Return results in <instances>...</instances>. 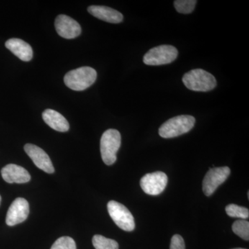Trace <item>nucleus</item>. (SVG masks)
<instances>
[{
	"label": "nucleus",
	"instance_id": "4",
	"mask_svg": "<svg viewBox=\"0 0 249 249\" xmlns=\"http://www.w3.org/2000/svg\"><path fill=\"white\" fill-rule=\"evenodd\" d=\"M121 136L119 131L109 129L103 134L101 139V153L103 162L111 165L115 163L116 154L121 147Z\"/></svg>",
	"mask_w": 249,
	"mask_h": 249
},
{
	"label": "nucleus",
	"instance_id": "3",
	"mask_svg": "<svg viewBox=\"0 0 249 249\" xmlns=\"http://www.w3.org/2000/svg\"><path fill=\"white\" fill-rule=\"evenodd\" d=\"M182 81L188 89L202 92L211 91L217 85L213 75L201 69L193 70L185 73Z\"/></svg>",
	"mask_w": 249,
	"mask_h": 249
},
{
	"label": "nucleus",
	"instance_id": "5",
	"mask_svg": "<svg viewBox=\"0 0 249 249\" xmlns=\"http://www.w3.org/2000/svg\"><path fill=\"white\" fill-rule=\"evenodd\" d=\"M178 49L171 45H160L149 50L143 57V62L147 65L158 66L167 65L176 60Z\"/></svg>",
	"mask_w": 249,
	"mask_h": 249
},
{
	"label": "nucleus",
	"instance_id": "17",
	"mask_svg": "<svg viewBox=\"0 0 249 249\" xmlns=\"http://www.w3.org/2000/svg\"><path fill=\"white\" fill-rule=\"evenodd\" d=\"M232 231L246 241L249 240V222L245 219H239L232 224Z\"/></svg>",
	"mask_w": 249,
	"mask_h": 249
},
{
	"label": "nucleus",
	"instance_id": "2",
	"mask_svg": "<svg viewBox=\"0 0 249 249\" xmlns=\"http://www.w3.org/2000/svg\"><path fill=\"white\" fill-rule=\"evenodd\" d=\"M195 124L196 119L193 116H175L161 124L159 129V134L162 138H175L191 131Z\"/></svg>",
	"mask_w": 249,
	"mask_h": 249
},
{
	"label": "nucleus",
	"instance_id": "7",
	"mask_svg": "<svg viewBox=\"0 0 249 249\" xmlns=\"http://www.w3.org/2000/svg\"><path fill=\"white\" fill-rule=\"evenodd\" d=\"M231 170L229 167H219L210 169L203 181L202 188L205 196H211L216 189L229 178Z\"/></svg>",
	"mask_w": 249,
	"mask_h": 249
},
{
	"label": "nucleus",
	"instance_id": "19",
	"mask_svg": "<svg viewBox=\"0 0 249 249\" xmlns=\"http://www.w3.org/2000/svg\"><path fill=\"white\" fill-rule=\"evenodd\" d=\"M196 4V0H176L174 6L178 12L183 14H191Z\"/></svg>",
	"mask_w": 249,
	"mask_h": 249
},
{
	"label": "nucleus",
	"instance_id": "21",
	"mask_svg": "<svg viewBox=\"0 0 249 249\" xmlns=\"http://www.w3.org/2000/svg\"><path fill=\"white\" fill-rule=\"evenodd\" d=\"M170 249H186L184 240L181 235H175L173 236Z\"/></svg>",
	"mask_w": 249,
	"mask_h": 249
},
{
	"label": "nucleus",
	"instance_id": "9",
	"mask_svg": "<svg viewBox=\"0 0 249 249\" xmlns=\"http://www.w3.org/2000/svg\"><path fill=\"white\" fill-rule=\"evenodd\" d=\"M29 214V202L25 199L18 197L10 206L6 214V223L10 227L20 224L27 219Z\"/></svg>",
	"mask_w": 249,
	"mask_h": 249
},
{
	"label": "nucleus",
	"instance_id": "8",
	"mask_svg": "<svg viewBox=\"0 0 249 249\" xmlns=\"http://www.w3.org/2000/svg\"><path fill=\"white\" fill-rule=\"evenodd\" d=\"M168 176L163 172H155L144 175L140 181L142 191L150 196H158L168 184Z\"/></svg>",
	"mask_w": 249,
	"mask_h": 249
},
{
	"label": "nucleus",
	"instance_id": "23",
	"mask_svg": "<svg viewBox=\"0 0 249 249\" xmlns=\"http://www.w3.org/2000/svg\"><path fill=\"white\" fill-rule=\"evenodd\" d=\"M1 196H0V204H1Z\"/></svg>",
	"mask_w": 249,
	"mask_h": 249
},
{
	"label": "nucleus",
	"instance_id": "1",
	"mask_svg": "<svg viewBox=\"0 0 249 249\" xmlns=\"http://www.w3.org/2000/svg\"><path fill=\"white\" fill-rule=\"evenodd\" d=\"M97 72L90 67H83L71 70L64 77L67 88L73 91H83L96 82Z\"/></svg>",
	"mask_w": 249,
	"mask_h": 249
},
{
	"label": "nucleus",
	"instance_id": "22",
	"mask_svg": "<svg viewBox=\"0 0 249 249\" xmlns=\"http://www.w3.org/2000/svg\"><path fill=\"white\" fill-rule=\"evenodd\" d=\"M242 249V248H235V249Z\"/></svg>",
	"mask_w": 249,
	"mask_h": 249
},
{
	"label": "nucleus",
	"instance_id": "15",
	"mask_svg": "<svg viewBox=\"0 0 249 249\" xmlns=\"http://www.w3.org/2000/svg\"><path fill=\"white\" fill-rule=\"evenodd\" d=\"M44 121L54 130L65 132L70 129V124L67 119L58 111L47 109L42 113Z\"/></svg>",
	"mask_w": 249,
	"mask_h": 249
},
{
	"label": "nucleus",
	"instance_id": "18",
	"mask_svg": "<svg viewBox=\"0 0 249 249\" xmlns=\"http://www.w3.org/2000/svg\"><path fill=\"white\" fill-rule=\"evenodd\" d=\"M226 212L228 215L231 217L240 218V219H248L249 211L248 209L236 204H229L226 207Z\"/></svg>",
	"mask_w": 249,
	"mask_h": 249
},
{
	"label": "nucleus",
	"instance_id": "12",
	"mask_svg": "<svg viewBox=\"0 0 249 249\" xmlns=\"http://www.w3.org/2000/svg\"><path fill=\"white\" fill-rule=\"evenodd\" d=\"M1 176L6 182L24 183L31 180V175L25 168L16 164L6 165L1 169Z\"/></svg>",
	"mask_w": 249,
	"mask_h": 249
},
{
	"label": "nucleus",
	"instance_id": "6",
	"mask_svg": "<svg viewBox=\"0 0 249 249\" xmlns=\"http://www.w3.org/2000/svg\"><path fill=\"white\" fill-rule=\"evenodd\" d=\"M108 213L114 223L124 231H132L135 229L134 218L124 205L116 201L107 204Z\"/></svg>",
	"mask_w": 249,
	"mask_h": 249
},
{
	"label": "nucleus",
	"instance_id": "11",
	"mask_svg": "<svg viewBox=\"0 0 249 249\" xmlns=\"http://www.w3.org/2000/svg\"><path fill=\"white\" fill-rule=\"evenodd\" d=\"M24 150L37 168L47 173H54L55 169L52 160L42 148L34 144L28 143L24 145Z\"/></svg>",
	"mask_w": 249,
	"mask_h": 249
},
{
	"label": "nucleus",
	"instance_id": "10",
	"mask_svg": "<svg viewBox=\"0 0 249 249\" xmlns=\"http://www.w3.org/2000/svg\"><path fill=\"white\" fill-rule=\"evenodd\" d=\"M55 30L65 39L76 38L81 34V27L73 18L66 15H59L55 21Z\"/></svg>",
	"mask_w": 249,
	"mask_h": 249
},
{
	"label": "nucleus",
	"instance_id": "20",
	"mask_svg": "<svg viewBox=\"0 0 249 249\" xmlns=\"http://www.w3.org/2000/svg\"><path fill=\"white\" fill-rule=\"evenodd\" d=\"M51 249H76V242L71 237H61L54 242Z\"/></svg>",
	"mask_w": 249,
	"mask_h": 249
},
{
	"label": "nucleus",
	"instance_id": "14",
	"mask_svg": "<svg viewBox=\"0 0 249 249\" xmlns=\"http://www.w3.org/2000/svg\"><path fill=\"white\" fill-rule=\"evenodd\" d=\"M6 48L24 62H29L33 58V49L30 45L19 38H11L5 43Z\"/></svg>",
	"mask_w": 249,
	"mask_h": 249
},
{
	"label": "nucleus",
	"instance_id": "16",
	"mask_svg": "<svg viewBox=\"0 0 249 249\" xmlns=\"http://www.w3.org/2000/svg\"><path fill=\"white\" fill-rule=\"evenodd\" d=\"M92 243L96 249H119V244L116 241L102 235L93 236Z\"/></svg>",
	"mask_w": 249,
	"mask_h": 249
},
{
	"label": "nucleus",
	"instance_id": "13",
	"mask_svg": "<svg viewBox=\"0 0 249 249\" xmlns=\"http://www.w3.org/2000/svg\"><path fill=\"white\" fill-rule=\"evenodd\" d=\"M88 12L91 16L105 22L118 24L124 20V16L119 11L104 6H90Z\"/></svg>",
	"mask_w": 249,
	"mask_h": 249
}]
</instances>
